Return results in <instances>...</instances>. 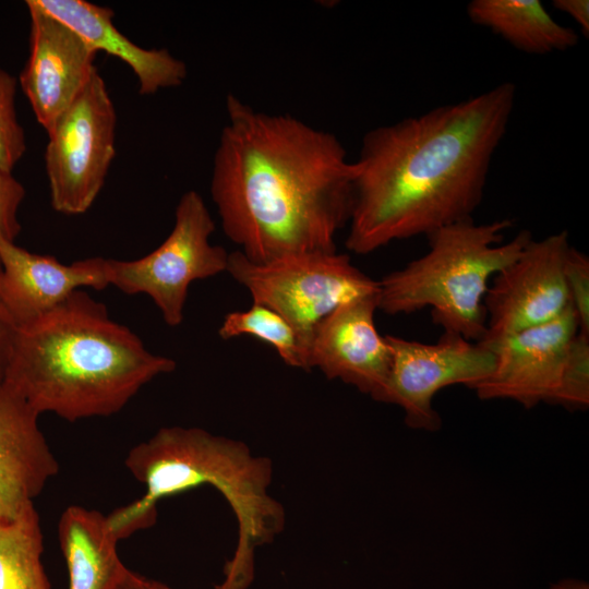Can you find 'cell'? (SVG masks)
Listing matches in <instances>:
<instances>
[{
	"label": "cell",
	"instance_id": "1",
	"mask_svg": "<svg viewBox=\"0 0 589 589\" xmlns=\"http://www.w3.org/2000/svg\"><path fill=\"white\" fill-rule=\"evenodd\" d=\"M227 123L214 154L212 200L225 235L255 263L336 252L348 225L353 163L340 141L289 115L226 98Z\"/></svg>",
	"mask_w": 589,
	"mask_h": 589
},
{
	"label": "cell",
	"instance_id": "2",
	"mask_svg": "<svg viewBox=\"0 0 589 589\" xmlns=\"http://www.w3.org/2000/svg\"><path fill=\"white\" fill-rule=\"evenodd\" d=\"M515 97V84L503 82L365 133L352 161L347 249L368 254L472 218Z\"/></svg>",
	"mask_w": 589,
	"mask_h": 589
},
{
	"label": "cell",
	"instance_id": "3",
	"mask_svg": "<svg viewBox=\"0 0 589 589\" xmlns=\"http://www.w3.org/2000/svg\"><path fill=\"white\" fill-rule=\"evenodd\" d=\"M176 366L80 289L15 330L2 383L39 414L73 422L117 413L145 384Z\"/></svg>",
	"mask_w": 589,
	"mask_h": 589
},
{
	"label": "cell",
	"instance_id": "4",
	"mask_svg": "<svg viewBox=\"0 0 589 589\" xmlns=\"http://www.w3.org/2000/svg\"><path fill=\"white\" fill-rule=\"evenodd\" d=\"M124 462L146 491L107 516L120 539L152 526L160 500L211 485L226 498L238 525L236 549L215 589H248L256 549L273 542L286 524L284 506L268 493L272 461L254 456L241 441L201 428L164 426L135 445Z\"/></svg>",
	"mask_w": 589,
	"mask_h": 589
},
{
	"label": "cell",
	"instance_id": "5",
	"mask_svg": "<svg viewBox=\"0 0 589 589\" xmlns=\"http://www.w3.org/2000/svg\"><path fill=\"white\" fill-rule=\"evenodd\" d=\"M508 219L476 224L472 218L428 236L429 251L378 281L377 309L410 314L431 308L444 333L480 341L486 332L489 280L514 262L531 240L527 230L503 242Z\"/></svg>",
	"mask_w": 589,
	"mask_h": 589
},
{
	"label": "cell",
	"instance_id": "6",
	"mask_svg": "<svg viewBox=\"0 0 589 589\" xmlns=\"http://www.w3.org/2000/svg\"><path fill=\"white\" fill-rule=\"evenodd\" d=\"M227 272L248 289L253 303L280 314L309 350L317 325L339 305L378 293V281L358 269L347 254L310 252L255 263L229 253ZM310 368V366H309Z\"/></svg>",
	"mask_w": 589,
	"mask_h": 589
},
{
	"label": "cell",
	"instance_id": "7",
	"mask_svg": "<svg viewBox=\"0 0 589 589\" xmlns=\"http://www.w3.org/2000/svg\"><path fill=\"white\" fill-rule=\"evenodd\" d=\"M214 230L201 194L185 192L173 228L158 248L132 261L106 259L108 285L125 294H147L169 326L180 325L190 285L227 272L229 253L211 243Z\"/></svg>",
	"mask_w": 589,
	"mask_h": 589
},
{
	"label": "cell",
	"instance_id": "8",
	"mask_svg": "<svg viewBox=\"0 0 589 589\" xmlns=\"http://www.w3.org/2000/svg\"><path fill=\"white\" fill-rule=\"evenodd\" d=\"M116 127L113 103L96 71L47 131L45 166L55 211L80 215L94 204L116 154Z\"/></svg>",
	"mask_w": 589,
	"mask_h": 589
},
{
	"label": "cell",
	"instance_id": "9",
	"mask_svg": "<svg viewBox=\"0 0 589 589\" xmlns=\"http://www.w3.org/2000/svg\"><path fill=\"white\" fill-rule=\"evenodd\" d=\"M392 362L382 402L402 408L406 424L416 430L437 431L442 420L433 408L437 392L450 385L473 388L495 366L493 351L481 342L444 333L435 344L385 336Z\"/></svg>",
	"mask_w": 589,
	"mask_h": 589
},
{
	"label": "cell",
	"instance_id": "10",
	"mask_svg": "<svg viewBox=\"0 0 589 589\" xmlns=\"http://www.w3.org/2000/svg\"><path fill=\"white\" fill-rule=\"evenodd\" d=\"M567 231L531 240L520 255L500 271L484 297L486 332L492 344L548 323L569 306L564 266L570 249Z\"/></svg>",
	"mask_w": 589,
	"mask_h": 589
},
{
	"label": "cell",
	"instance_id": "11",
	"mask_svg": "<svg viewBox=\"0 0 589 589\" xmlns=\"http://www.w3.org/2000/svg\"><path fill=\"white\" fill-rule=\"evenodd\" d=\"M578 332L577 317L569 306L548 323L483 344L493 351L495 366L472 389L482 400L509 399L526 409L550 404L568 346Z\"/></svg>",
	"mask_w": 589,
	"mask_h": 589
},
{
	"label": "cell",
	"instance_id": "12",
	"mask_svg": "<svg viewBox=\"0 0 589 589\" xmlns=\"http://www.w3.org/2000/svg\"><path fill=\"white\" fill-rule=\"evenodd\" d=\"M26 7L29 55L20 84L36 120L47 132L97 71V52L36 0H27Z\"/></svg>",
	"mask_w": 589,
	"mask_h": 589
},
{
	"label": "cell",
	"instance_id": "13",
	"mask_svg": "<svg viewBox=\"0 0 589 589\" xmlns=\"http://www.w3.org/2000/svg\"><path fill=\"white\" fill-rule=\"evenodd\" d=\"M377 293L352 299L317 325L309 350V366L327 378H339L381 401L392 356L376 329Z\"/></svg>",
	"mask_w": 589,
	"mask_h": 589
},
{
	"label": "cell",
	"instance_id": "14",
	"mask_svg": "<svg viewBox=\"0 0 589 589\" xmlns=\"http://www.w3.org/2000/svg\"><path fill=\"white\" fill-rule=\"evenodd\" d=\"M0 261V303L15 330L46 315L83 287L101 290L109 286L104 257L64 265L52 256L2 241Z\"/></svg>",
	"mask_w": 589,
	"mask_h": 589
},
{
	"label": "cell",
	"instance_id": "15",
	"mask_svg": "<svg viewBox=\"0 0 589 589\" xmlns=\"http://www.w3.org/2000/svg\"><path fill=\"white\" fill-rule=\"evenodd\" d=\"M39 413L0 383V522L17 518L58 473L38 425Z\"/></svg>",
	"mask_w": 589,
	"mask_h": 589
},
{
	"label": "cell",
	"instance_id": "16",
	"mask_svg": "<svg viewBox=\"0 0 589 589\" xmlns=\"http://www.w3.org/2000/svg\"><path fill=\"white\" fill-rule=\"evenodd\" d=\"M37 4L71 29L93 50L105 51L130 67L142 95L177 87L187 77V65L167 49L135 45L113 25V11L85 0H36Z\"/></svg>",
	"mask_w": 589,
	"mask_h": 589
},
{
	"label": "cell",
	"instance_id": "17",
	"mask_svg": "<svg viewBox=\"0 0 589 589\" xmlns=\"http://www.w3.org/2000/svg\"><path fill=\"white\" fill-rule=\"evenodd\" d=\"M58 536L69 589H109L127 569L117 551L120 538L97 510L69 506L60 517Z\"/></svg>",
	"mask_w": 589,
	"mask_h": 589
},
{
	"label": "cell",
	"instance_id": "18",
	"mask_svg": "<svg viewBox=\"0 0 589 589\" xmlns=\"http://www.w3.org/2000/svg\"><path fill=\"white\" fill-rule=\"evenodd\" d=\"M467 15L513 47L531 55H546L575 47L574 28L560 24L539 0H472Z\"/></svg>",
	"mask_w": 589,
	"mask_h": 589
},
{
	"label": "cell",
	"instance_id": "19",
	"mask_svg": "<svg viewBox=\"0 0 589 589\" xmlns=\"http://www.w3.org/2000/svg\"><path fill=\"white\" fill-rule=\"evenodd\" d=\"M43 533L34 505L0 522V589H51L43 563Z\"/></svg>",
	"mask_w": 589,
	"mask_h": 589
},
{
	"label": "cell",
	"instance_id": "20",
	"mask_svg": "<svg viewBox=\"0 0 589 589\" xmlns=\"http://www.w3.org/2000/svg\"><path fill=\"white\" fill-rule=\"evenodd\" d=\"M218 334L223 339L253 336L271 345L287 365L310 370L306 351L294 328L266 305L253 303L248 310L228 313Z\"/></svg>",
	"mask_w": 589,
	"mask_h": 589
},
{
	"label": "cell",
	"instance_id": "21",
	"mask_svg": "<svg viewBox=\"0 0 589 589\" xmlns=\"http://www.w3.org/2000/svg\"><path fill=\"white\" fill-rule=\"evenodd\" d=\"M550 404L560 405L569 410L588 408L589 336L578 332L572 339Z\"/></svg>",
	"mask_w": 589,
	"mask_h": 589
},
{
	"label": "cell",
	"instance_id": "22",
	"mask_svg": "<svg viewBox=\"0 0 589 589\" xmlns=\"http://www.w3.org/2000/svg\"><path fill=\"white\" fill-rule=\"evenodd\" d=\"M16 79L0 68V169L12 172L26 151L16 106Z\"/></svg>",
	"mask_w": 589,
	"mask_h": 589
},
{
	"label": "cell",
	"instance_id": "23",
	"mask_svg": "<svg viewBox=\"0 0 589 589\" xmlns=\"http://www.w3.org/2000/svg\"><path fill=\"white\" fill-rule=\"evenodd\" d=\"M569 304L577 317L579 332L589 336V259L570 247L564 266Z\"/></svg>",
	"mask_w": 589,
	"mask_h": 589
},
{
	"label": "cell",
	"instance_id": "24",
	"mask_svg": "<svg viewBox=\"0 0 589 589\" xmlns=\"http://www.w3.org/2000/svg\"><path fill=\"white\" fill-rule=\"evenodd\" d=\"M25 197L23 184L12 172L0 169V242L14 243L21 231L17 212Z\"/></svg>",
	"mask_w": 589,
	"mask_h": 589
},
{
	"label": "cell",
	"instance_id": "25",
	"mask_svg": "<svg viewBox=\"0 0 589 589\" xmlns=\"http://www.w3.org/2000/svg\"><path fill=\"white\" fill-rule=\"evenodd\" d=\"M554 8L568 14L579 26L582 34L589 35V1L588 0H554Z\"/></svg>",
	"mask_w": 589,
	"mask_h": 589
},
{
	"label": "cell",
	"instance_id": "26",
	"mask_svg": "<svg viewBox=\"0 0 589 589\" xmlns=\"http://www.w3.org/2000/svg\"><path fill=\"white\" fill-rule=\"evenodd\" d=\"M109 589H172L169 586L127 568Z\"/></svg>",
	"mask_w": 589,
	"mask_h": 589
},
{
	"label": "cell",
	"instance_id": "27",
	"mask_svg": "<svg viewBox=\"0 0 589 589\" xmlns=\"http://www.w3.org/2000/svg\"><path fill=\"white\" fill-rule=\"evenodd\" d=\"M1 269L0 261V275ZM14 333L15 329L8 321L0 303V383L3 381Z\"/></svg>",
	"mask_w": 589,
	"mask_h": 589
},
{
	"label": "cell",
	"instance_id": "28",
	"mask_svg": "<svg viewBox=\"0 0 589 589\" xmlns=\"http://www.w3.org/2000/svg\"><path fill=\"white\" fill-rule=\"evenodd\" d=\"M551 589H588V585L577 579H564L553 584Z\"/></svg>",
	"mask_w": 589,
	"mask_h": 589
}]
</instances>
